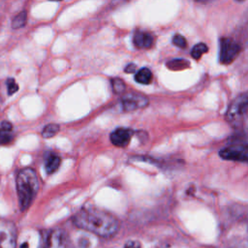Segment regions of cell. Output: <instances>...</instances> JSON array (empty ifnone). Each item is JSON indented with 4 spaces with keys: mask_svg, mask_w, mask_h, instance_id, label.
Returning <instances> with one entry per match:
<instances>
[{
    "mask_svg": "<svg viewBox=\"0 0 248 248\" xmlns=\"http://www.w3.org/2000/svg\"><path fill=\"white\" fill-rule=\"evenodd\" d=\"M39 248H75L68 232L62 229L44 232Z\"/></svg>",
    "mask_w": 248,
    "mask_h": 248,
    "instance_id": "277c9868",
    "label": "cell"
},
{
    "mask_svg": "<svg viewBox=\"0 0 248 248\" xmlns=\"http://www.w3.org/2000/svg\"><path fill=\"white\" fill-rule=\"evenodd\" d=\"M243 33H244V37L248 38V18H247L245 24L243 25Z\"/></svg>",
    "mask_w": 248,
    "mask_h": 248,
    "instance_id": "603a6c76",
    "label": "cell"
},
{
    "mask_svg": "<svg viewBox=\"0 0 248 248\" xmlns=\"http://www.w3.org/2000/svg\"><path fill=\"white\" fill-rule=\"evenodd\" d=\"M172 44L175 45L178 47H181V48H184L187 46V42H186L185 38L182 35H179V34H176V35L173 36Z\"/></svg>",
    "mask_w": 248,
    "mask_h": 248,
    "instance_id": "d6986e66",
    "label": "cell"
},
{
    "mask_svg": "<svg viewBox=\"0 0 248 248\" xmlns=\"http://www.w3.org/2000/svg\"><path fill=\"white\" fill-rule=\"evenodd\" d=\"M20 248H28V243H23L21 246H20Z\"/></svg>",
    "mask_w": 248,
    "mask_h": 248,
    "instance_id": "cb8c5ba5",
    "label": "cell"
},
{
    "mask_svg": "<svg viewBox=\"0 0 248 248\" xmlns=\"http://www.w3.org/2000/svg\"><path fill=\"white\" fill-rule=\"evenodd\" d=\"M16 190L19 206L21 210H25L30 206L39 190L38 176L33 169L25 168L18 172Z\"/></svg>",
    "mask_w": 248,
    "mask_h": 248,
    "instance_id": "7a4b0ae2",
    "label": "cell"
},
{
    "mask_svg": "<svg viewBox=\"0 0 248 248\" xmlns=\"http://www.w3.org/2000/svg\"><path fill=\"white\" fill-rule=\"evenodd\" d=\"M122 108L125 111H133L139 108H143L148 105V98L138 92L125 94L121 99Z\"/></svg>",
    "mask_w": 248,
    "mask_h": 248,
    "instance_id": "ba28073f",
    "label": "cell"
},
{
    "mask_svg": "<svg viewBox=\"0 0 248 248\" xmlns=\"http://www.w3.org/2000/svg\"><path fill=\"white\" fill-rule=\"evenodd\" d=\"M240 51V45L231 38H223L220 41V62L222 64L232 63Z\"/></svg>",
    "mask_w": 248,
    "mask_h": 248,
    "instance_id": "8992f818",
    "label": "cell"
},
{
    "mask_svg": "<svg viewBox=\"0 0 248 248\" xmlns=\"http://www.w3.org/2000/svg\"><path fill=\"white\" fill-rule=\"evenodd\" d=\"M167 66L171 70H183L189 66V61L185 59H173L169 61Z\"/></svg>",
    "mask_w": 248,
    "mask_h": 248,
    "instance_id": "2e32d148",
    "label": "cell"
},
{
    "mask_svg": "<svg viewBox=\"0 0 248 248\" xmlns=\"http://www.w3.org/2000/svg\"><path fill=\"white\" fill-rule=\"evenodd\" d=\"M226 119L233 126H240L248 119V91L241 93L230 104Z\"/></svg>",
    "mask_w": 248,
    "mask_h": 248,
    "instance_id": "3957f363",
    "label": "cell"
},
{
    "mask_svg": "<svg viewBox=\"0 0 248 248\" xmlns=\"http://www.w3.org/2000/svg\"><path fill=\"white\" fill-rule=\"evenodd\" d=\"M13 125L10 122L4 121L0 126V144H8L13 140Z\"/></svg>",
    "mask_w": 248,
    "mask_h": 248,
    "instance_id": "8fae6325",
    "label": "cell"
},
{
    "mask_svg": "<svg viewBox=\"0 0 248 248\" xmlns=\"http://www.w3.org/2000/svg\"><path fill=\"white\" fill-rule=\"evenodd\" d=\"M153 42V37L146 32L137 31L133 37V43L138 48H149L152 46Z\"/></svg>",
    "mask_w": 248,
    "mask_h": 248,
    "instance_id": "30bf717a",
    "label": "cell"
},
{
    "mask_svg": "<svg viewBox=\"0 0 248 248\" xmlns=\"http://www.w3.org/2000/svg\"><path fill=\"white\" fill-rule=\"evenodd\" d=\"M7 85H8V93H9V95L14 94L18 89V86H17V84H16V82L15 81L14 78H9L8 81H7Z\"/></svg>",
    "mask_w": 248,
    "mask_h": 248,
    "instance_id": "ffe728a7",
    "label": "cell"
},
{
    "mask_svg": "<svg viewBox=\"0 0 248 248\" xmlns=\"http://www.w3.org/2000/svg\"><path fill=\"white\" fill-rule=\"evenodd\" d=\"M58 131H59V125H57V124H47L46 126H45L44 130L42 131V136L46 139L51 138L54 135H56Z\"/></svg>",
    "mask_w": 248,
    "mask_h": 248,
    "instance_id": "ac0fdd59",
    "label": "cell"
},
{
    "mask_svg": "<svg viewBox=\"0 0 248 248\" xmlns=\"http://www.w3.org/2000/svg\"><path fill=\"white\" fill-rule=\"evenodd\" d=\"M207 50H208V47H207V46L205 45V44H203V43H199V44H197L196 46H194V47L192 48V50H191V55H192V57L194 58V59H200L201 57H202V55L203 54V53H205V52H207Z\"/></svg>",
    "mask_w": 248,
    "mask_h": 248,
    "instance_id": "9a60e30c",
    "label": "cell"
},
{
    "mask_svg": "<svg viewBox=\"0 0 248 248\" xmlns=\"http://www.w3.org/2000/svg\"><path fill=\"white\" fill-rule=\"evenodd\" d=\"M135 80L140 84H149L152 80V73L148 68H141L135 75Z\"/></svg>",
    "mask_w": 248,
    "mask_h": 248,
    "instance_id": "4fadbf2b",
    "label": "cell"
},
{
    "mask_svg": "<svg viewBox=\"0 0 248 248\" xmlns=\"http://www.w3.org/2000/svg\"><path fill=\"white\" fill-rule=\"evenodd\" d=\"M111 88L114 93L122 94L125 91L126 85H125V82L121 78H114L111 79Z\"/></svg>",
    "mask_w": 248,
    "mask_h": 248,
    "instance_id": "e0dca14e",
    "label": "cell"
},
{
    "mask_svg": "<svg viewBox=\"0 0 248 248\" xmlns=\"http://www.w3.org/2000/svg\"><path fill=\"white\" fill-rule=\"evenodd\" d=\"M136 71V65L135 64H129V65H127V67L125 68V72L126 73H133V72H135Z\"/></svg>",
    "mask_w": 248,
    "mask_h": 248,
    "instance_id": "7402d4cb",
    "label": "cell"
},
{
    "mask_svg": "<svg viewBox=\"0 0 248 248\" xmlns=\"http://www.w3.org/2000/svg\"><path fill=\"white\" fill-rule=\"evenodd\" d=\"M73 222L78 228L101 237H111L119 230V222L115 216L93 206L78 210L74 215Z\"/></svg>",
    "mask_w": 248,
    "mask_h": 248,
    "instance_id": "6da1fadb",
    "label": "cell"
},
{
    "mask_svg": "<svg viewBox=\"0 0 248 248\" xmlns=\"http://www.w3.org/2000/svg\"><path fill=\"white\" fill-rule=\"evenodd\" d=\"M124 248H140V242H138V241L131 240V241H128V242L125 244Z\"/></svg>",
    "mask_w": 248,
    "mask_h": 248,
    "instance_id": "44dd1931",
    "label": "cell"
},
{
    "mask_svg": "<svg viewBox=\"0 0 248 248\" xmlns=\"http://www.w3.org/2000/svg\"><path fill=\"white\" fill-rule=\"evenodd\" d=\"M60 162H61V159H60V157L58 155H56L54 153H49L47 155V157L46 158V161H45L46 171L48 174L53 173L59 168Z\"/></svg>",
    "mask_w": 248,
    "mask_h": 248,
    "instance_id": "7c38bea8",
    "label": "cell"
},
{
    "mask_svg": "<svg viewBox=\"0 0 248 248\" xmlns=\"http://www.w3.org/2000/svg\"><path fill=\"white\" fill-rule=\"evenodd\" d=\"M132 138V131L127 128H117L110 134V141L118 147H124L129 144Z\"/></svg>",
    "mask_w": 248,
    "mask_h": 248,
    "instance_id": "9c48e42d",
    "label": "cell"
},
{
    "mask_svg": "<svg viewBox=\"0 0 248 248\" xmlns=\"http://www.w3.org/2000/svg\"><path fill=\"white\" fill-rule=\"evenodd\" d=\"M219 154L225 160L248 163V144H232L221 149Z\"/></svg>",
    "mask_w": 248,
    "mask_h": 248,
    "instance_id": "52a82bcc",
    "label": "cell"
},
{
    "mask_svg": "<svg viewBox=\"0 0 248 248\" xmlns=\"http://www.w3.org/2000/svg\"><path fill=\"white\" fill-rule=\"evenodd\" d=\"M26 21H27V14L26 12H21L12 19V27L14 29L21 28L26 24Z\"/></svg>",
    "mask_w": 248,
    "mask_h": 248,
    "instance_id": "5bb4252c",
    "label": "cell"
},
{
    "mask_svg": "<svg viewBox=\"0 0 248 248\" xmlns=\"http://www.w3.org/2000/svg\"><path fill=\"white\" fill-rule=\"evenodd\" d=\"M16 227L7 219L0 218V248H16Z\"/></svg>",
    "mask_w": 248,
    "mask_h": 248,
    "instance_id": "5b68a950",
    "label": "cell"
}]
</instances>
